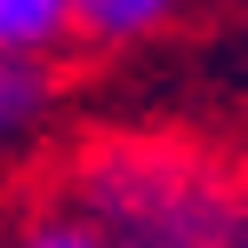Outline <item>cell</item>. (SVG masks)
Returning <instances> with one entry per match:
<instances>
[{
  "label": "cell",
  "mask_w": 248,
  "mask_h": 248,
  "mask_svg": "<svg viewBox=\"0 0 248 248\" xmlns=\"http://www.w3.org/2000/svg\"><path fill=\"white\" fill-rule=\"evenodd\" d=\"M40 248H216L248 240V168H224L216 152L112 136L88 144L32 192V216H16Z\"/></svg>",
  "instance_id": "cell-1"
},
{
  "label": "cell",
  "mask_w": 248,
  "mask_h": 248,
  "mask_svg": "<svg viewBox=\"0 0 248 248\" xmlns=\"http://www.w3.org/2000/svg\"><path fill=\"white\" fill-rule=\"evenodd\" d=\"M64 8H72V40L88 48H136L184 16V0H64Z\"/></svg>",
  "instance_id": "cell-2"
},
{
  "label": "cell",
  "mask_w": 248,
  "mask_h": 248,
  "mask_svg": "<svg viewBox=\"0 0 248 248\" xmlns=\"http://www.w3.org/2000/svg\"><path fill=\"white\" fill-rule=\"evenodd\" d=\"M48 120V72L40 56H0V168L16 160Z\"/></svg>",
  "instance_id": "cell-3"
},
{
  "label": "cell",
  "mask_w": 248,
  "mask_h": 248,
  "mask_svg": "<svg viewBox=\"0 0 248 248\" xmlns=\"http://www.w3.org/2000/svg\"><path fill=\"white\" fill-rule=\"evenodd\" d=\"M56 40H72L64 0H0V56H48Z\"/></svg>",
  "instance_id": "cell-4"
}]
</instances>
